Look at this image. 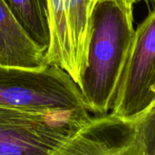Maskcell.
Segmentation results:
<instances>
[{
  "label": "cell",
  "instance_id": "cell-1",
  "mask_svg": "<svg viewBox=\"0 0 155 155\" xmlns=\"http://www.w3.org/2000/svg\"><path fill=\"white\" fill-rule=\"evenodd\" d=\"M134 2L98 0L93 6L86 64L78 87L86 109L98 115L113 108L134 40Z\"/></svg>",
  "mask_w": 155,
  "mask_h": 155
},
{
  "label": "cell",
  "instance_id": "cell-2",
  "mask_svg": "<svg viewBox=\"0 0 155 155\" xmlns=\"http://www.w3.org/2000/svg\"><path fill=\"white\" fill-rule=\"evenodd\" d=\"M91 119L86 108L35 112L0 107V155H51Z\"/></svg>",
  "mask_w": 155,
  "mask_h": 155
},
{
  "label": "cell",
  "instance_id": "cell-3",
  "mask_svg": "<svg viewBox=\"0 0 155 155\" xmlns=\"http://www.w3.org/2000/svg\"><path fill=\"white\" fill-rule=\"evenodd\" d=\"M0 107L46 112L86 108L77 84L56 65H0Z\"/></svg>",
  "mask_w": 155,
  "mask_h": 155
},
{
  "label": "cell",
  "instance_id": "cell-4",
  "mask_svg": "<svg viewBox=\"0 0 155 155\" xmlns=\"http://www.w3.org/2000/svg\"><path fill=\"white\" fill-rule=\"evenodd\" d=\"M155 103V4L135 29L112 114L134 120Z\"/></svg>",
  "mask_w": 155,
  "mask_h": 155
},
{
  "label": "cell",
  "instance_id": "cell-5",
  "mask_svg": "<svg viewBox=\"0 0 155 155\" xmlns=\"http://www.w3.org/2000/svg\"><path fill=\"white\" fill-rule=\"evenodd\" d=\"M138 120L112 113L92 117L51 155H121L135 135Z\"/></svg>",
  "mask_w": 155,
  "mask_h": 155
},
{
  "label": "cell",
  "instance_id": "cell-6",
  "mask_svg": "<svg viewBox=\"0 0 155 155\" xmlns=\"http://www.w3.org/2000/svg\"><path fill=\"white\" fill-rule=\"evenodd\" d=\"M46 50L24 29L5 0H0V65L39 69Z\"/></svg>",
  "mask_w": 155,
  "mask_h": 155
},
{
  "label": "cell",
  "instance_id": "cell-7",
  "mask_svg": "<svg viewBox=\"0 0 155 155\" xmlns=\"http://www.w3.org/2000/svg\"><path fill=\"white\" fill-rule=\"evenodd\" d=\"M46 5L50 42L45 55V64L61 67L78 84L79 74L74 61L65 0H46Z\"/></svg>",
  "mask_w": 155,
  "mask_h": 155
},
{
  "label": "cell",
  "instance_id": "cell-8",
  "mask_svg": "<svg viewBox=\"0 0 155 155\" xmlns=\"http://www.w3.org/2000/svg\"><path fill=\"white\" fill-rule=\"evenodd\" d=\"M28 35L47 50L50 36L46 0H5Z\"/></svg>",
  "mask_w": 155,
  "mask_h": 155
},
{
  "label": "cell",
  "instance_id": "cell-9",
  "mask_svg": "<svg viewBox=\"0 0 155 155\" xmlns=\"http://www.w3.org/2000/svg\"><path fill=\"white\" fill-rule=\"evenodd\" d=\"M65 3L74 61L80 81L87 57L91 4L90 0H65Z\"/></svg>",
  "mask_w": 155,
  "mask_h": 155
},
{
  "label": "cell",
  "instance_id": "cell-10",
  "mask_svg": "<svg viewBox=\"0 0 155 155\" xmlns=\"http://www.w3.org/2000/svg\"><path fill=\"white\" fill-rule=\"evenodd\" d=\"M121 155H155V103L139 117L135 135Z\"/></svg>",
  "mask_w": 155,
  "mask_h": 155
},
{
  "label": "cell",
  "instance_id": "cell-11",
  "mask_svg": "<svg viewBox=\"0 0 155 155\" xmlns=\"http://www.w3.org/2000/svg\"><path fill=\"white\" fill-rule=\"evenodd\" d=\"M97 1H98V0H90V4H91V10L93 9V6L94 5V4H95ZM91 12H92V11H91Z\"/></svg>",
  "mask_w": 155,
  "mask_h": 155
},
{
  "label": "cell",
  "instance_id": "cell-12",
  "mask_svg": "<svg viewBox=\"0 0 155 155\" xmlns=\"http://www.w3.org/2000/svg\"><path fill=\"white\" fill-rule=\"evenodd\" d=\"M132 2H134V3H135V2H138V1H140V0H131Z\"/></svg>",
  "mask_w": 155,
  "mask_h": 155
}]
</instances>
